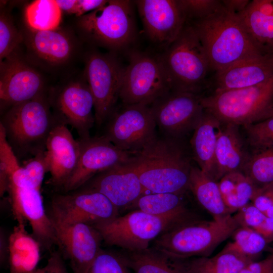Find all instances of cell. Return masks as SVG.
Instances as JSON below:
<instances>
[{"mask_svg": "<svg viewBox=\"0 0 273 273\" xmlns=\"http://www.w3.org/2000/svg\"><path fill=\"white\" fill-rule=\"evenodd\" d=\"M159 56L171 90L203 96L210 86L213 71L202 44L193 27L186 23L176 39Z\"/></svg>", "mask_w": 273, "mask_h": 273, "instance_id": "cell-6", "label": "cell"}, {"mask_svg": "<svg viewBox=\"0 0 273 273\" xmlns=\"http://www.w3.org/2000/svg\"><path fill=\"white\" fill-rule=\"evenodd\" d=\"M249 34L265 52L273 43V0H253L240 15Z\"/></svg>", "mask_w": 273, "mask_h": 273, "instance_id": "cell-28", "label": "cell"}, {"mask_svg": "<svg viewBox=\"0 0 273 273\" xmlns=\"http://www.w3.org/2000/svg\"><path fill=\"white\" fill-rule=\"evenodd\" d=\"M7 192L15 219L19 223L29 222L41 249L50 251L57 245L55 229L46 211L40 190L10 183Z\"/></svg>", "mask_w": 273, "mask_h": 273, "instance_id": "cell-18", "label": "cell"}, {"mask_svg": "<svg viewBox=\"0 0 273 273\" xmlns=\"http://www.w3.org/2000/svg\"><path fill=\"white\" fill-rule=\"evenodd\" d=\"M78 190L99 192L118 209H127L146 193L128 162L99 172Z\"/></svg>", "mask_w": 273, "mask_h": 273, "instance_id": "cell-21", "label": "cell"}, {"mask_svg": "<svg viewBox=\"0 0 273 273\" xmlns=\"http://www.w3.org/2000/svg\"><path fill=\"white\" fill-rule=\"evenodd\" d=\"M46 158L51 177L48 183L57 191L74 172L79 157L80 144L66 125L57 124L47 140Z\"/></svg>", "mask_w": 273, "mask_h": 273, "instance_id": "cell-22", "label": "cell"}, {"mask_svg": "<svg viewBox=\"0 0 273 273\" xmlns=\"http://www.w3.org/2000/svg\"><path fill=\"white\" fill-rule=\"evenodd\" d=\"M58 124L49 92L10 107L2 113L0 122L18 160L44 151L48 137Z\"/></svg>", "mask_w": 273, "mask_h": 273, "instance_id": "cell-3", "label": "cell"}, {"mask_svg": "<svg viewBox=\"0 0 273 273\" xmlns=\"http://www.w3.org/2000/svg\"><path fill=\"white\" fill-rule=\"evenodd\" d=\"M74 31L90 47L102 48L117 54L135 41L137 30L132 2L106 0L100 8L76 17Z\"/></svg>", "mask_w": 273, "mask_h": 273, "instance_id": "cell-4", "label": "cell"}, {"mask_svg": "<svg viewBox=\"0 0 273 273\" xmlns=\"http://www.w3.org/2000/svg\"><path fill=\"white\" fill-rule=\"evenodd\" d=\"M252 151L273 149V116L259 122L242 126Z\"/></svg>", "mask_w": 273, "mask_h": 273, "instance_id": "cell-38", "label": "cell"}, {"mask_svg": "<svg viewBox=\"0 0 273 273\" xmlns=\"http://www.w3.org/2000/svg\"><path fill=\"white\" fill-rule=\"evenodd\" d=\"M9 237L7 238L3 230H1L0 234V259L1 263L4 264L8 261L9 251Z\"/></svg>", "mask_w": 273, "mask_h": 273, "instance_id": "cell-48", "label": "cell"}, {"mask_svg": "<svg viewBox=\"0 0 273 273\" xmlns=\"http://www.w3.org/2000/svg\"><path fill=\"white\" fill-rule=\"evenodd\" d=\"M50 88L40 71L19 51L0 62L1 113L10 107L47 94Z\"/></svg>", "mask_w": 273, "mask_h": 273, "instance_id": "cell-16", "label": "cell"}, {"mask_svg": "<svg viewBox=\"0 0 273 273\" xmlns=\"http://www.w3.org/2000/svg\"><path fill=\"white\" fill-rule=\"evenodd\" d=\"M129 59L119 94L123 105L150 106L171 90L159 56L134 52Z\"/></svg>", "mask_w": 273, "mask_h": 273, "instance_id": "cell-11", "label": "cell"}, {"mask_svg": "<svg viewBox=\"0 0 273 273\" xmlns=\"http://www.w3.org/2000/svg\"><path fill=\"white\" fill-rule=\"evenodd\" d=\"M78 140L80 155L77 166L59 193L78 190L99 172L127 163L132 156L118 149L102 135Z\"/></svg>", "mask_w": 273, "mask_h": 273, "instance_id": "cell-17", "label": "cell"}, {"mask_svg": "<svg viewBox=\"0 0 273 273\" xmlns=\"http://www.w3.org/2000/svg\"><path fill=\"white\" fill-rule=\"evenodd\" d=\"M221 125L219 120L205 110L190 142L193 159L200 169L213 179L216 144Z\"/></svg>", "mask_w": 273, "mask_h": 273, "instance_id": "cell-25", "label": "cell"}, {"mask_svg": "<svg viewBox=\"0 0 273 273\" xmlns=\"http://www.w3.org/2000/svg\"><path fill=\"white\" fill-rule=\"evenodd\" d=\"M103 134L120 150L133 155L157 135L149 106L123 105L114 110L106 121Z\"/></svg>", "mask_w": 273, "mask_h": 273, "instance_id": "cell-12", "label": "cell"}, {"mask_svg": "<svg viewBox=\"0 0 273 273\" xmlns=\"http://www.w3.org/2000/svg\"><path fill=\"white\" fill-rule=\"evenodd\" d=\"M53 223L57 245L68 259L73 273H86L101 250L103 239L93 226L84 223Z\"/></svg>", "mask_w": 273, "mask_h": 273, "instance_id": "cell-20", "label": "cell"}, {"mask_svg": "<svg viewBox=\"0 0 273 273\" xmlns=\"http://www.w3.org/2000/svg\"><path fill=\"white\" fill-rule=\"evenodd\" d=\"M205 111L223 124L243 126L273 116V76L250 87L211 92L201 97Z\"/></svg>", "mask_w": 273, "mask_h": 273, "instance_id": "cell-7", "label": "cell"}, {"mask_svg": "<svg viewBox=\"0 0 273 273\" xmlns=\"http://www.w3.org/2000/svg\"><path fill=\"white\" fill-rule=\"evenodd\" d=\"M58 6L62 11L73 14L76 0H56Z\"/></svg>", "mask_w": 273, "mask_h": 273, "instance_id": "cell-49", "label": "cell"}, {"mask_svg": "<svg viewBox=\"0 0 273 273\" xmlns=\"http://www.w3.org/2000/svg\"><path fill=\"white\" fill-rule=\"evenodd\" d=\"M199 218L194 213L162 217L133 210L93 226L100 232L106 244L135 251L148 248L153 240L168 230Z\"/></svg>", "mask_w": 273, "mask_h": 273, "instance_id": "cell-9", "label": "cell"}, {"mask_svg": "<svg viewBox=\"0 0 273 273\" xmlns=\"http://www.w3.org/2000/svg\"><path fill=\"white\" fill-rule=\"evenodd\" d=\"M185 195L169 193H146L140 197L127 209L139 210L162 217L194 213L188 208Z\"/></svg>", "mask_w": 273, "mask_h": 273, "instance_id": "cell-30", "label": "cell"}, {"mask_svg": "<svg viewBox=\"0 0 273 273\" xmlns=\"http://www.w3.org/2000/svg\"><path fill=\"white\" fill-rule=\"evenodd\" d=\"M48 215L54 223L94 226L118 216L119 209L99 192L77 190L53 195Z\"/></svg>", "mask_w": 273, "mask_h": 273, "instance_id": "cell-14", "label": "cell"}, {"mask_svg": "<svg viewBox=\"0 0 273 273\" xmlns=\"http://www.w3.org/2000/svg\"><path fill=\"white\" fill-rule=\"evenodd\" d=\"M251 202L263 213L273 206V182L256 188Z\"/></svg>", "mask_w": 273, "mask_h": 273, "instance_id": "cell-42", "label": "cell"}, {"mask_svg": "<svg viewBox=\"0 0 273 273\" xmlns=\"http://www.w3.org/2000/svg\"><path fill=\"white\" fill-rule=\"evenodd\" d=\"M90 47L84 51L83 76L94 101L95 124L100 126L115 109L125 70L117 56Z\"/></svg>", "mask_w": 273, "mask_h": 273, "instance_id": "cell-10", "label": "cell"}, {"mask_svg": "<svg viewBox=\"0 0 273 273\" xmlns=\"http://www.w3.org/2000/svg\"><path fill=\"white\" fill-rule=\"evenodd\" d=\"M268 244L273 241V219L266 216L261 225L255 231Z\"/></svg>", "mask_w": 273, "mask_h": 273, "instance_id": "cell-47", "label": "cell"}, {"mask_svg": "<svg viewBox=\"0 0 273 273\" xmlns=\"http://www.w3.org/2000/svg\"><path fill=\"white\" fill-rule=\"evenodd\" d=\"M9 273H31L40 259L39 243L26 230L25 223H18L9 237Z\"/></svg>", "mask_w": 273, "mask_h": 273, "instance_id": "cell-26", "label": "cell"}, {"mask_svg": "<svg viewBox=\"0 0 273 273\" xmlns=\"http://www.w3.org/2000/svg\"><path fill=\"white\" fill-rule=\"evenodd\" d=\"M189 191L198 204L213 217L231 214L223 200L218 182L204 172L199 167L191 169Z\"/></svg>", "mask_w": 273, "mask_h": 273, "instance_id": "cell-29", "label": "cell"}, {"mask_svg": "<svg viewBox=\"0 0 273 273\" xmlns=\"http://www.w3.org/2000/svg\"><path fill=\"white\" fill-rule=\"evenodd\" d=\"M185 14L186 23L203 19L222 6V1L178 0Z\"/></svg>", "mask_w": 273, "mask_h": 273, "instance_id": "cell-41", "label": "cell"}, {"mask_svg": "<svg viewBox=\"0 0 273 273\" xmlns=\"http://www.w3.org/2000/svg\"><path fill=\"white\" fill-rule=\"evenodd\" d=\"M21 166L12 148L8 143L4 130L0 125V195L7 192L10 178Z\"/></svg>", "mask_w": 273, "mask_h": 273, "instance_id": "cell-39", "label": "cell"}, {"mask_svg": "<svg viewBox=\"0 0 273 273\" xmlns=\"http://www.w3.org/2000/svg\"><path fill=\"white\" fill-rule=\"evenodd\" d=\"M1 4L0 62L19 51L23 42L20 30L16 26L10 11Z\"/></svg>", "mask_w": 273, "mask_h": 273, "instance_id": "cell-37", "label": "cell"}, {"mask_svg": "<svg viewBox=\"0 0 273 273\" xmlns=\"http://www.w3.org/2000/svg\"><path fill=\"white\" fill-rule=\"evenodd\" d=\"M239 226L236 216L232 214L210 220H193L165 231L152 247L180 259L208 257Z\"/></svg>", "mask_w": 273, "mask_h": 273, "instance_id": "cell-5", "label": "cell"}, {"mask_svg": "<svg viewBox=\"0 0 273 273\" xmlns=\"http://www.w3.org/2000/svg\"><path fill=\"white\" fill-rule=\"evenodd\" d=\"M257 187L273 182V149L253 150L243 172Z\"/></svg>", "mask_w": 273, "mask_h": 273, "instance_id": "cell-36", "label": "cell"}, {"mask_svg": "<svg viewBox=\"0 0 273 273\" xmlns=\"http://www.w3.org/2000/svg\"><path fill=\"white\" fill-rule=\"evenodd\" d=\"M25 59L40 72L59 75L68 71L83 59L82 41L73 29L59 27L49 30L32 29L26 24L20 29Z\"/></svg>", "mask_w": 273, "mask_h": 273, "instance_id": "cell-8", "label": "cell"}, {"mask_svg": "<svg viewBox=\"0 0 273 273\" xmlns=\"http://www.w3.org/2000/svg\"><path fill=\"white\" fill-rule=\"evenodd\" d=\"M26 24L38 30H49L60 27L62 11L54 0H36L25 9Z\"/></svg>", "mask_w": 273, "mask_h": 273, "instance_id": "cell-33", "label": "cell"}, {"mask_svg": "<svg viewBox=\"0 0 273 273\" xmlns=\"http://www.w3.org/2000/svg\"><path fill=\"white\" fill-rule=\"evenodd\" d=\"M253 261L235 252L221 250L212 257L186 259L188 273H239Z\"/></svg>", "mask_w": 273, "mask_h": 273, "instance_id": "cell-32", "label": "cell"}, {"mask_svg": "<svg viewBox=\"0 0 273 273\" xmlns=\"http://www.w3.org/2000/svg\"><path fill=\"white\" fill-rule=\"evenodd\" d=\"M106 0H76L73 14L79 17L101 7Z\"/></svg>", "mask_w": 273, "mask_h": 273, "instance_id": "cell-45", "label": "cell"}, {"mask_svg": "<svg viewBox=\"0 0 273 273\" xmlns=\"http://www.w3.org/2000/svg\"><path fill=\"white\" fill-rule=\"evenodd\" d=\"M31 273H69L61 252H53L42 267L37 268Z\"/></svg>", "mask_w": 273, "mask_h": 273, "instance_id": "cell-43", "label": "cell"}, {"mask_svg": "<svg viewBox=\"0 0 273 273\" xmlns=\"http://www.w3.org/2000/svg\"><path fill=\"white\" fill-rule=\"evenodd\" d=\"M268 52L273 54V43L269 48Z\"/></svg>", "mask_w": 273, "mask_h": 273, "instance_id": "cell-51", "label": "cell"}, {"mask_svg": "<svg viewBox=\"0 0 273 273\" xmlns=\"http://www.w3.org/2000/svg\"><path fill=\"white\" fill-rule=\"evenodd\" d=\"M192 159L184 139L157 135L141 151L132 155L128 164L146 193L186 194Z\"/></svg>", "mask_w": 273, "mask_h": 273, "instance_id": "cell-1", "label": "cell"}, {"mask_svg": "<svg viewBox=\"0 0 273 273\" xmlns=\"http://www.w3.org/2000/svg\"><path fill=\"white\" fill-rule=\"evenodd\" d=\"M49 99L53 112L60 124L69 125L83 139L90 136L95 124L94 101L83 76L67 80L55 88H50Z\"/></svg>", "mask_w": 273, "mask_h": 273, "instance_id": "cell-13", "label": "cell"}, {"mask_svg": "<svg viewBox=\"0 0 273 273\" xmlns=\"http://www.w3.org/2000/svg\"><path fill=\"white\" fill-rule=\"evenodd\" d=\"M273 76V54L270 53L239 60L214 73L212 92L243 88L262 83Z\"/></svg>", "mask_w": 273, "mask_h": 273, "instance_id": "cell-23", "label": "cell"}, {"mask_svg": "<svg viewBox=\"0 0 273 273\" xmlns=\"http://www.w3.org/2000/svg\"><path fill=\"white\" fill-rule=\"evenodd\" d=\"M134 3L148 36L166 48L176 39L186 24L178 0H138Z\"/></svg>", "mask_w": 273, "mask_h": 273, "instance_id": "cell-19", "label": "cell"}, {"mask_svg": "<svg viewBox=\"0 0 273 273\" xmlns=\"http://www.w3.org/2000/svg\"><path fill=\"white\" fill-rule=\"evenodd\" d=\"M49 172L45 151L25 161L11 175L9 184L40 190L45 173Z\"/></svg>", "mask_w": 273, "mask_h": 273, "instance_id": "cell-35", "label": "cell"}, {"mask_svg": "<svg viewBox=\"0 0 273 273\" xmlns=\"http://www.w3.org/2000/svg\"><path fill=\"white\" fill-rule=\"evenodd\" d=\"M250 1L248 0H223V6L229 11L240 15L245 10Z\"/></svg>", "mask_w": 273, "mask_h": 273, "instance_id": "cell-46", "label": "cell"}, {"mask_svg": "<svg viewBox=\"0 0 273 273\" xmlns=\"http://www.w3.org/2000/svg\"><path fill=\"white\" fill-rule=\"evenodd\" d=\"M202 96L170 90L150 108L162 135L176 139L194 131L205 112Z\"/></svg>", "mask_w": 273, "mask_h": 273, "instance_id": "cell-15", "label": "cell"}, {"mask_svg": "<svg viewBox=\"0 0 273 273\" xmlns=\"http://www.w3.org/2000/svg\"><path fill=\"white\" fill-rule=\"evenodd\" d=\"M233 240L222 250L235 252L253 261L266 249L268 243L258 233L240 226L232 236Z\"/></svg>", "mask_w": 273, "mask_h": 273, "instance_id": "cell-34", "label": "cell"}, {"mask_svg": "<svg viewBox=\"0 0 273 273\" xmlns=\"http://www.w3.org/2000/svg\"><path fill=\"white\" fill-rule=\"evenodd\" d=\"M119 252L133 273H188L186 259L172 257L153 247Z\"/></svg>", "mask_w": 273, "mask_h": 273, "instance_id": "cell-27", "label": "cell"}, {"mask_svg": "<svg viewBox=\"0 0 273 273\" xmlns=\"http://www.w3.org/2000/svg\"><path fill=\"white\" fill-rule=\"evenodd\" d=\"M86 273H133L119 252L101 249Z\"/></svg>", "mask_w": 273, "mask_h": 273, "instance_id": "cell-40", "label": "cell"}, {"mask_svg": "<svg viewBox=\"0 0 273 273\" xmlns=\"http://www.w3.org/2000/svg\"><path fill=\"white\" fill-rule=\"evenodd\" d=\"M189 24L198 35L214 73L246 58L268 53L252 39L240 16L223 4L209 16Z\"/></svg>", "mask_w": 273, "mask_h": 273, "instance_id": "cell-2", "label": "cell"}, {"mask_svg": "<svg viewBox=\"0 0 273 273\" xmlns=\"http://www.w3.org/2000/svg\"><path fill=\"white\" fill-rule=\"evenodd\" d=\"M218 184L225 205L231 214L251 202L257 188L241 172L227 174Z\"/></svg>", "mask_w": 273, "mask_h": 273, "instance_id": "cell-31", "label": "cell"}, {"mask_svg": "<svg viewBox=\"0 0 273 273\" xmlns=\"http://www.w3.org/2000/svg\"><path fill=\"white\" fill-rule=\"evenodd\" d=\"M240 127L222 123L220 127L215 152L214 180L217 182L227 174L242 172L249 159L250 152Z\"/></svg>", "mask_w": 273, "mask_h": 273, "instance_id": "cell-24", "label": "cell"}, {"mask_svg": "<svg viewBox=\"0 0 273 273\" xmlns=\"http://www.w3.org/2000/svg\"><path fill=\"white\" fill-rule=\"evenodd\" d=\"M239 273H273V253L262 260L249 263Z\"/></svg>", "mask_w": 273, "mask_h": 273, "instance_id": "cell-44", "label": "cell"}, {"mask_svg": "<svg viewBox=\"0 0 273 273\" xmlns=\"http://www.w3.org/2000/svg\"><path fill=\"white\" fill-rule=\"evenodd\" d=\"M264 213L266 216L273 219V206L269 207Z\"/></svg>", "mask_w": 273, "mask_h": 273, "instance_id": "cell-50", "label": "cell"}]
</instances>
